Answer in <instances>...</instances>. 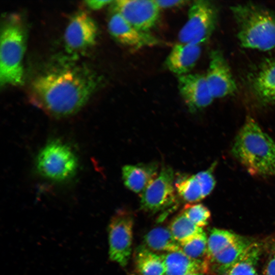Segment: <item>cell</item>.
<instances>
[{"mask_svg": "<svg viewBox=\"0 0 275 275\" xmlns=\"http://www.w3.org/2000/svg\"><path fill=\"white\" fill-rule=\"evenodd\" d=\"M201 53L200 45L179 42L176 44L165 61L168 69L178 76L189 73Z\"/></svg>", "mask_w": 275, "mask_h": 275, "instance_id": "cell-15", "label": "cell"}, {"mask_svg": "<svg viewBox=\"0 0 275 275\" xmlns=\"http://www.w3.org/2000/svg\"><path fill=\"white\" fill-rule=\"evenodd\" d=\"M178 87L180 95L191 112L208 106L214 99L205 75L188 73L178 76Z\"/></svg>", "mask_w": 275, "mask_h": 275, "instance_id": "cell-12", "label": "cell"}, {"mask_svg": "<svg viewBox=\"0 0 275 275\" xmlns=\"http://www.w3.org/2000/svg\"><path fill=\"white\" fill-rule=\"evenodd\" d=\"M187 21L178 34L180 43L200 45L212 35L217 22L216 7L210 2H194L188 12Z\"/></svg>", "mask_w": 275, "mask_h": 275, "instance_id": "cell-6", "label": "cell"}, {"mask_svg": "<svg viewBox=\"0 0 275 275\" xmlns=\"http://www.w3.org/2000/svg\"><path fill=\"white\" fill-rule=\"evenodd\" d=\"M230 9L243 47L260 51L275 48V11L253 3L236 4Z\"/></svg>", "mask_w": 275, "mask_h": 275, "instance_id": "cell-3", "label": "cell"}, {"mask_svg": "<svg viewBox=\"0 0 275 275\" xmlns=\"http://www.w3.org/2000/svg\"><path fill=\"white\" fill-rule=\"evenodd\" d=\"M262 275H275V255L267 262Z\"/></svg>", "mask_w": 275, "mask_h": 275, "instance_id": "cell-30", "label": "cell"}, {"mask_svg": "<svg viewBox=\"0 0 275 275\" xmlns=\"http://www.w3.org/2000/svg\"><path fill=\"white\" fill-rule=\"evenodd\" d=\"M133 217L130 212L118 210L108 227L109 257L122 267L126 266L132 251Z\"/></svg>", "mask_w": 275, "mask_h": 275, "instance_id": "cell-8", "label": "cell"}, {"mask_svg": "<svg viewBox=\"0 0 275 275\" xmlns=\"http://www.w3.org/2000/svg\"><path fill=\"white\" fill-rule=\"evenodd\" d=\"M135 265L139 275H165L163 255H159L140 246L135 254Z\"/></svg>", "mask_w": 275, "mask_h": 275, "instance_id": "cell-19", "label": "cell"}, {"mask_svg": "<svg viewBox=\"0 0 275 275\" xmlns=\"http://www.w3.org/2000/svg\"><path fill=\"white\" fill-rule=\"evenodd\" d=\"M181 250L189 258L208 262L207 237L204 232L189 240L180 244Z\"/></svg>", "mask_w": 275, "mask_h": 275, "instance_id": "cell-25", "label": "cell"}, {"mask_svg": "<svg viewBox=\"0 0 275 275\" xmlns=\"http://www.w3.org/2000/svg\"><path fill=\"white\" fill-rule=\"evenodd\" d=\"M215 166V163H213L208 169L195 175L201 186L204 198L208 196L214 188L216 182L213 172Z\"/></svg>", "mask_w": 275, "mask_h": 275, "instance_id": "cell-27", "label": "cell"}, {"mask_svg": "<svg viewBox=\"0 0 275 275\" xmlns=\"http://www.w3.org/2000/svg\"><path fill=\"white\" fill-rule=\"evenodd\" d=\"M164 256L165 275H185L192 273H207L208 262L191 259L181 250L169 252Z\"/></svg>", "mask_w": 275, "mask_h": 275, "instance_id": "cell-18", "label": "cell"}, {"mask_svg": "<svg viewBox=\"0 0 275 275\" xmlns=\"http://www.w3.org/2000/svg\"><path fill=\"white\" fill-rule=\"evenodd\" d=\"M37 169L44 177L54 181H62L72 177L78 167L77 158L66 144L53 140L46 144L39 152Z\"/></svg>", "mask_w": 275, "mask_h": 275, "instance_id": "cell-5", "label": "cell"}, {"mask_svg": "<svg viewBox=\"0 0 275 275\" xmlns=\"http://www.w3.org/2000/svg\"><path fill=\"white\" fill-rule=\"evenodd\" d=\"M97 86V78L89 70L63 65L38 75L30 85L29 98L48 116L61 118L77 112Z\"/></svg>", "mask_w": 275, "mask_h": 275, "instance_id": "cell-1", "label": "cell"}, {"mask_svg": "<svg viewBox=\"0 0 275 275\" xmlns=\"http://www.w3.org/2000/svg\"><path fill=\"white\" fill-rule=\"evenodd\" d=\"M158 6L160 8H169L184 4V1H160L155 0Z\"/></svg>", "mask_w": 275, "mask_h": 275, "instance_id": "cell-28", "label": "cell"}, {"mask_svg": "<svg viewBox=\"0 0 275 275\" xmlns=\"http://www.w3.org/2000/svg\"><path fill=\"white\" fill-rule=\"evenodd\" d=\"M113 3L115 12L143 32L152 28L159 17L160 8L155 0H117Z\"/></svg>", "mask_w": 275, "mask_h": 275, "instance_id": "cell-9", "label": "cell"}, {"mask_svg": "<svg viewBox=\"0 0 275 275\" xmlns=\"http://www.w3.org/2000/svg\"><path fill=\"white\" fill-rule=\"evenodd\" d=\"M205 77L214 98H221L235 93L237 85L230 68L222 52H211Z\"/></svg>", "mask_w": 275, "mask_h": 275, "instance_id": "cell-11", "label": "cell"}, {"mask_svg": "<svg viewBox=\"0 0 275 275\" xmlns=\"http://www.w3.org/2000/svg\"><path fill=\"white\" fill-rule=\"evenodd\" d=\"M185 275H203V274L200 273H189Z\"/></svg>", "mask_w": 275, "mask_h": 275, "instance_id": "cell-31", "label": "cell"}, {"mask_svg": "<svg viewBox=\"0 0 275 275\" xmlns=\"http://www.w3.org/2000/svg\"><path fill=\"white\" fill-rule=\"evenodd\" d=\"M158 171V165L155 162L127 164L122 168V179L127 188L141 194L157 176Z\"/></svg>", "mask_w": 275, "mask_h": 275, "instance_id": "cell-16", "label": "cell"}, {"mask_svg": "<svg viewBox=\"0 0 275 275\" xmlns=\"http://www.w3.org/2000/svg\"><path fill=\"white\" fill-rule=\"evenodd\" d=\"M274 255H275V250H274Z\"/></svg>", "mask_w": 275, "mask_h": 275, "instance_id": "cell-32", "label": "cell"}, {"mask_svg": "<svg viewBox=\"0 0 275 275\" xmlns=\"http://www.w3.org/2000/svg\"><path fill=\"white\" fill-rule=\"evenodd\" d=\"M260 252L259 244L252 242L240 259L224 275H258L256 266Z\"/></svg>", "mask_w": 275, "mask_h": 275, "instance_id": "cell-21", "label": "cell"}, {"mask_svg": "<svg viewBox=\"0 0 275 275\" xmlns=\"http://www.w3.org/2000/svg\"><path fill=\"white\" fill-rule=\"evenodd\" d=\"M231 152L251 174L275 176V142L252 117L236 135Z\"/></svg>", "mask_w": 275, "mask_h": 275, "instance_id": "cell-2", "label": "cell"}, {"mask_svg": "<svg viewBox=\"0 0 275 275\" xmlns=\"http://www.w3.org/2000/svg\"><path fill=\"white\" fill-rule=\"evenodd\" d=\"M114 1H86L85 3L87 6L93 10H98L100 9L106 5L113 3Z\"/></svg>", "mask_w": 275, "mask_h": 275, "instance_id": "cell-29", "label": "cell"}, {"mask_svg": "<svg viewBox=\"0 0 275 275\" xmlns=\"http://www.w3.org/2000/svg\"><path fill=\"white\" fill-rule=\"evenodd\" d=\"M175 187L177 195L188 204L204 199L201 186L195 175L178 176Z\"/></svg>", "mask_w": 275, "mask_h": 275, "instance_id": "cell-22", "label": "cell"}, {"mask_svg": "<svg viewBox=\"0 0 275 275\" xmlns=\"http://www.w3.org/2000/svg\"><path fill=\"white\" fill-rule=\"evenodd\" d=\"M98 28L88 14L81 12L75 15L68 23L64 34L66 50L77 53L93 46L96 42Z\"/></svg>", "mask_w": 275, "mask_h": 275, "instance_id": "cell-10", "label": "cell"}, {"mask_svg": "<svg viewBox=\"0 0 275 275\" xmlns=\"http://www.w3.org/2000/svg\"><path fill=\"white\" fill-rule=\"evenodd\" d=\"M251 243L238 236L233 243L208 261L207 272L224 275L240 259Z\"/></svg>", "mask_w": 275, "mask_h": 275, "instance_id": "cell-17", "label": "cell"}, {"mask_svg": "<svg viewBox=\"0 0 275 275\" xmlns=\"http://www.w3.org/2000/svg\"><path fill=\"white\" fill-rule=\"evenodd\" d=\"M145 246L153 251L168 253L181 250L180 243L173 237L169 228L158 227L147 233L144 238Z\"/></svg>", "mask_w": 275, "mask_h": 275, "instance_id": "cell-20", "label": "cell"}, {"mask_svg": "<svg viewBox=\"0 0 275 275\" xmlns=\"http://www.w3.org/2000/svg\"><path fill=\"white\" fill-rule=\"evenodd\" d=\"M249 78L251 92L259 103H275V57L261 63Z\"/></svg>", "mask_w": 275, "mask_h": 275, "instance_id": "cell-14", "label": "cell"}, {"mask_svg": "<svg viewBox=\"0 0 275 275\" xmlns=\"http://www.w3.org/2000/svg\"><path fill=\"white\" fill-rule=\"evenodd\" d=\"M238 236L225 230L213 229L207 238V261L233 243Z\"/></svg>", "mask_w": 275, "mask_h": 275, "instance_id": "cell-24", "label": "cell"}, {"mask_svg": "<svg viewBox=\"0 0 275 275\" xmlns=\"http://www.w3.org/2000/svg\"><path fill=\"white\" fill-rule=\"evenodd\" d=\"M182 212L193 223L201 228L207 225L211 215L209 209L202 204H187Z\"/></svg>", "mask_w": 275, "mask_h": 275, "instance_id": "cell-26", "label": "cell"}, {"mask_svg": "<svg viewBox=\"0 0 275 275\" xmlns=\"http://www.w3.org/2000/svg\"><path fill=\"white\" fill-rule=\"evenodd\" d=\"M175 179L171 167H162L157 176L141 194V208L147 212L155 213L176 204Z\"/></svg>", "mask_w": 275, "mask_h": 275, "instance_id": "cell-7", "label": "cell"}, {"mask_svg": "<svg viewBox=\"0 0 275 275\" xmlns=\"http://www.w3.org/2000/svg\"><path fill=\"white\" fill-rule=\"evenodd\" d=\"M25 36L20 21L12 17L3 25L1 34L0 83L20 85L23 81L22 58Z\"/></svg>", "mask_w": 275, "mask_h": 275, "instance_id": "cell-4", "label": "cell"}, {"mask_svg": "<svg viewBox=\"0 0 275 275\" xmlns=\"http://www.w3.org/2000/svg\"><path fill=\"white\" fill-rule=\"evenodd\" d=\"M107 25L109 33L117 41L132 48L152 46L160 42L153 36L131 25L116 12L110 17Z\"/></svg>", "mask_w": 275, "mask_h": 275, "instance_id": "cell-13", "label": "cell"}, {"mask_svg": "<svg viewBox=\"0 0 275 275\" xmlns=\"http://www.w3.org/2000/svg\"><path fill=\"white\" fill-rule=\"evenodd\" d=\"M169 228L174 238L180 244L204 232L202 228L193 223L182 212L172 219Z\"/></svg>", "mask_w": 275, "mask_h": 275, "instance_id": "cell-23", "label": "cell"}]
</instances>
